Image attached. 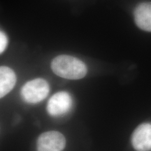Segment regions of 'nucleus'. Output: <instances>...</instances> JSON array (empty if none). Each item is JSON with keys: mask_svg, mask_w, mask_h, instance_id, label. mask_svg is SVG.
Returning <instances> with one entry per match:
<instances>
[{"mask_svg": "<svg viewBox=\"0 0 151 151\" xmlns=\"http://www.w3.org/2000/svg\"><path fill=\"white\" fill-rule=\"evenodd\" d=\"M16 83V73L11 68L0 67V97H5L14 88Z\"/></svg>", "mask_w": 151, "mask_h": 151, "instance_id": "7", "label": "nucleus"}, {"mask_svg": "<svg viewBox=\"0 0 151 151\" xmlns=\"http://www.w3.org/2000/svg\"><path fill=\"white\" fill-rule=\"evenodd\" d=\"M72 106V99L68 92L61 91L57 92L47 103V112L50 116L57 117L67 113Z\"/></svg>", "mask_w": 151, "mask_h": 151, "instance_id": "4", "label": "nucleus"}, {"mask_svg": "<svg viewBox=\"0 0 151 151\" xmlns=\"http://www.w3.org/2000/svg\"><path fill=\"white\" fill-rule=\"evenodd\" d=\"M65 137L57 131L41 134L37 141V151H62L65 148Z\"/></svg>", "mask_w": 151, "mask_h": 151, "instance_id": "3", "label": "nucleus"}, {"mask_svg": "<svg viewBox=\"0 0 151 151\" xmlns=\"http://www.w3.org/2000/svg\"><path fill=\"white\" fill-rule=\"evenodd\" d=\"M134 20L141 29L151 32V2H143L136 7Z\"/></svg>", "mask_w": 151, "mask_h": 151, "instance_id": "6", "label": "nucleus"}, {"mask_svg": "<svg viewBox=\"0 0 151 151\" xmlns=\"http://www.w3.org/2000/svg\"><path fill=\"white\" fill-rule=\"evenodd\" d=\"M51 69L55 74L69 80H78L87 74L86 65L78 58L62 55L52 60Z\"/></svg>", "mask_w": 151, "mask_h": 151, "instance_id": "1", "label": "nucleus"}, {"mask_svg": "<svg viewBox=\"0 0 151 151\" xmlns=\"http://www.w3.org/2000/svg\"><path fill=\"white\" fill-rule=\"evenodd\" d=\"M8 45V38L4 32H0V53H2L4 51Z\"/></svg>", "mask_w": 151, "mask_h": 151, "instance_id": "8", "label": "nucleus"}, {"mask_svg": "<svg viewBox=\"0 0 151 151\" xmlns=\"http://www.w3.org/2000/svg\"><path fill=\"white\" fill-rule=\"evenodd\" d=\"M132 144L137 151H151V124L143 123L132 136Z\"/></svg>", "mask_w": 151, "mask_h": 151, "instance_id": "5", "label": "nucleus"}, {"mask_svg": "<svg viewBox=\"0 0 151 151\" xmlns=\"http://www.w3.org/2000/svg\"><path fill=\"white\" fill-rule=\"evenodd\" d=\"M50 91L49 85L42 78H35L28 81L21 90V97L25 102L37 104L45 99Z\"/></svg>", "mask_w": 151, "mask_h": 151, "instance_id": "2", "label": "nucleus"}]
</instances>
